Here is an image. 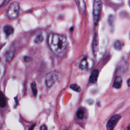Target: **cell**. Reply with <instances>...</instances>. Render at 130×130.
Wrapping results in <instances>:
<instances>
[{"mask_svg":"<svg viewBox=\"0 0 130 130\" xmlns=\"http://www.w3.org/2000/svg\"><path fill=\"white\" fill-rule=\"evenodd\" d=\"M48 43L52 52L56 55H61L66 50L68 41L67 37L61 34L51 33L48 37Z\"/></svg>","mask_w":130,"mask_h":130,"instance_id":"1","label":"cell"},{"mask_svg":"<svg viewBox=\"0 0 130 130\" xmlns=\"http://www.w3.org/2000/svg\"><path fill=\"white\" fill-rule=\"evenodd\" d=\"M102 8L101 0H94L92 7V18L95 26L97 25L101 15Z\"/></svg>","mask_w":130,"mask_h":130,"instance_id":"2","label":"cell"},{"mask_svg":"<svg viewBox=\"0 0 130 130\" xmlns=\"http://www.w3.org/2000/svg\"><path fill=\"white\" fill-rule=\"evenodd\" d=\"M20 11V4L17 2H13L12 3L8 9L7 15L8 17L10 20L16 18Z\"/></svg>","mask_w":130,"mask_h":130,"instance_id":"3","label":"cell"},{"mask_svg":"<svg viewBox=\"0 0 130 130\" xmlns=\"http://www.w3.org/2000/svg\"><path fill=\"white\" fill-rule=\"evenodd\" d=\"M60 76L59 72L52 71L46 74L45 76V83L48 87H51L58 80Z\"/></svg>","mask_w":130,"mask_h":130,"instance_id":"4","label":"cell"},{"mask_svg":"<svg viewBox=\"0 0 130 130\" xmlns=\"http://www.w3.org/2000/svg\"><path fill=\"white\" fill-rule=\"evenodd\" d=\"M120 118L121 116L119 114L115 115L111 117L107 123V130H113L116 124Z\"/></svg>","mask_w":130,"mask_h":130,"instance_id":"5","label":"cell"},{"mask_svg":"<svg viewBox=\"0 0 130 130\" xmlns=\"http://www.w3.org/2000/svg\"><path fill=\"white\" fill-rule=\"evenodd\" d=\"M98 45H99V40H98V35L97 33H95L93 38L92 44V49L94 54L96 56L97 55V52L98 51Z\"/></svg>","mask_w":130,"mask_h":130,"instance_id":"6","label":"cell"},{"mask_svg":"<svg viewBox=\"0 0 130 130\" xmlns=\"http://www.w3.org/2000/svg\"><path fill=\"white\" fill-rule=\"evenodd\" d=\"M14 56V49L13 48L11 47L8 49V50L6 52L5 58L7 62L10 63L13 60Z\"/></svg>","mask_w":130,"mask_h":130,"instance_id":"7","label":"cell"},{"mask_svg":"<svg viewBox=\"0 0 130 130\" xmlns=\"http://www.w3.org/2000/svg\"><path fill=\"white\" fill-rule=\"evenodd\" d=\"M99 71L97 69L92 71L89 79V81L90 83L95 84L97 82L99 76Z\"/></svg>","mask_w":130,"mask_h":130,"instance_id":"8","label":"cell"},{"mask_svg":"<svg viewBox=\"0 0 130 130\" xmlns=\"http://www.w3.org/2000/svg\"><path fill=\"white\" fill-rule=\"evenodd\" d=\"M77 6L81 14H83L85 11V5L83 0H75Z\"/></svg>","mask_w":130,"mask_h":130,"instance_id":"9","label":"cell"},{"mask_svg":"<svg viewBox=\"0 0 130 130\" xmlns=\"http://www.w3.org/2000/svg\"><path fill=\"white\" fill-rule=\"evenodd\" d=\"M3 31L7 37L9 36L14 32L13 28L10 25H6L3 28Z\"/></svg>","mask_w":130,"mask_h":130,"instance_id":"10","label":"cell"},{"mask_svg":"<svg viewBox=\"0 0 130 130\" xmlns=\"http://www.w3.org/2000/svg\"><path fill=\"white\" fill-rule=\"evenodd\" d=\"M122 82V80L121 77L120 76H117L115 78L114 80V81L113 84V87L116 89L120 88L121 86Z\"/></svg>","mask_w":130,"mask_h":130,"instance_id":"11","label":"cell"},{"mask_svg":"<svg viewBox=\"0 0 130 130\" xmlns=\"http://www.w3.org/2000/svg\"><path fill=\"white\" fill-rule=\"evenodd\" d=\"M85 111L82 108H80L77 111L76 116L77 118L79 119H82L84 117Z\"/></svg>","mask_w":130,"mask_h":130,"instance_id":"12","label":"cell"},{"mask_svg":"<svg viewBox=\"0 0 130 130\" xmlns=\"http://www.w3.org/2000/svg\"><path fill=\"white\" fill-rule=\"evenodd\" d=\"M87 66H88V63L87 61V58L85 57L81 60L80 64L79 67L81 69L84 70L87 68Z\"/></svg>","mask_w":130,"mask_h":130,"instance_id":"13","label":"cell"},{"mask_svg":"<svg viewBox=\"0 0 130 130\" xmlns=\"http://www.w3.org/2000/svg\"><path fill=\"white\" fill-rule=\"evenodd\" d=\"M114 22H115L114 15H113L112 14L109 15L108 17V23L110 27L112 28L113 27L114 24Z\"/></svg>","mask_w":130,"mask_h":130,"instance_id":"14","label":"cell"},{"mask_svg":"<svg viewBox=\"0 0 130 130\" xmlns=\"http://www.w3.org/2000/svg\"><path fill=\"white\" fill-rule=\"evenodd\" d=\"M31 87V89H32V92H33L34 96H36L38 94V90H37V85H36V83L35 81H33L32 82Z\"/></svg>","mask_w":130,"mask_h":130,"instance_id":"15","label":"cell"},{"mask_svg":"<svg viewBox=\"0 0 130 130\" xmlns=\"http://www.w3.org/2000/svg\"><path fill=\"white\" fill-rule=\"evenodd\" d=\"M6 100L4 97V96L3 95V93L1 92V98H0V105H1V107L2 108H4L6 106Z\"/></svg>","mask_w":130,"mask_h":130,"instance_id":"16","label":"cell"},{"mask_svg":"<svg viewBox=\"0 0 130 130\" xmlns=\"http://www.w3.org/2000/svg\"><path fill=\"white\" fill-rule=\"evenodd\" d=\"M114 47L116 50H121L122 47V44L121 42L119 40L115 41L114 43Z\"/></svg>","mask_w":130,"mask_h":130,"instance_id":"17","label":"cell"},{"mask_svg":"<svg viewBox=\"0 0 130 130\" xmlns=\"http://www.w3.org/2000/svg\"><path fill=\"white\" fill-rule=\"evenodd\" d=\"M44 37L42 34H39L37 36V37L35 39V42L36 43H40L43 41Z\"/></svg>","mask_w":130,"mask_h":130,"instance_id":"18","label":"cell"},{"mask_svg":"<svg viewBox=\"0 0 130 130\" xmlns=\"http://www.w3.org/2000/svg\"><path fill=\"white\" fill-rule=\"evenodd\" d=\"M70 88H71L72 90H73L75 91H77V92H80L81 91L80 87L77 84H71L70 85Z\"/></svg>","mask_w":130,"mask_h":130,"instance_id":"19","label":"cell"},{"mask_svg":"<svg viewBox=\"0 0 130 130\" xmlns=\"http://www.w3.org/2000/svg\"><path fill=\"white\" fill-rule=\"evenodd\" d=\"M10 1V0H4L3 2V3H2V4H1V7H4V6L7 5L9 3V2Z\"/></svg>","mask_w":130,"mask_h":130,"instance_id":"20","label":"cell"},{"mask_svg":"<svg viewBox=\"0 0 130 130\" xmlns=\"http://www.w3.org/2000/svg\"><path fill=\"white\" fill-rule=\"evenodd\" d=\"M47 127L46 125L43 124L40 126V130H47Z\"/></svg>","mask_w":130,"mask_h":130,"instance_id":"21","label":"cell"},{"mask_svg":"<svg viewBox=\"0 0 130 130\" xmlns=\"http://www.w3.org/2000/svg\"><path fill=\"white\" fill-rule=\"evenodd\" d=\"M31 60V58L29 57H28V56H25L24 57V61L26 62H29Z\"/></svg>","mask_w":130,"mask_h":130,"instance_id":"22","label":"cell"},{"mask_svg":"<svg viewBox=\"0 0 130 130\" xmlns=\"http://www.w3.org/2000/svg\"><path fill=\"white\" fill-rule=\"evenodd\" d=\"M35 124H33V125L31 126V127L29 128V130H33V129H34V127H35Z\"/></svg>","mask_w":130,"mask_h":130,"instance_id":"23","label":"cell"},{"mask_svg":"<svg viewBox=\"0 0 130 130\" xmlns=\"http://www.w3.org/2000/svg\"><path fill=\"white\" fill-rule=\"evenodd\" d=\"M127 85L130 87V78L128 79L127 81Z\"/></svg>","mask_w":130,"mask_h":130,"instance_id":"24","label":"cell"},{"mask_svg":"<svg viewBox=\"0 0 130 130\" xmlns=\"http://www.w3.org/2000/svg\"><path fill=\"white\" fill-rule=\"evenodd\" d=\"M126 130H130V123L128 125V126H127V127Z\"/></svg>","mask_w":130,"mask_h":130,"instance_id":"25","label":"cell"},{"mask_svg":"<svg viewBox=\"0 0 130 130\" xmlns=\"http://www.w3.org/2000/svg\"><path fill=\"white\" fill-rule=\"evenodd\" d=\"M128 5H129V6L130 7V0H129V1H128Z\"/></svg>","mask_w":130,"mask_h":130,"instance_id":"26","label":"cell"}]
</instances>
